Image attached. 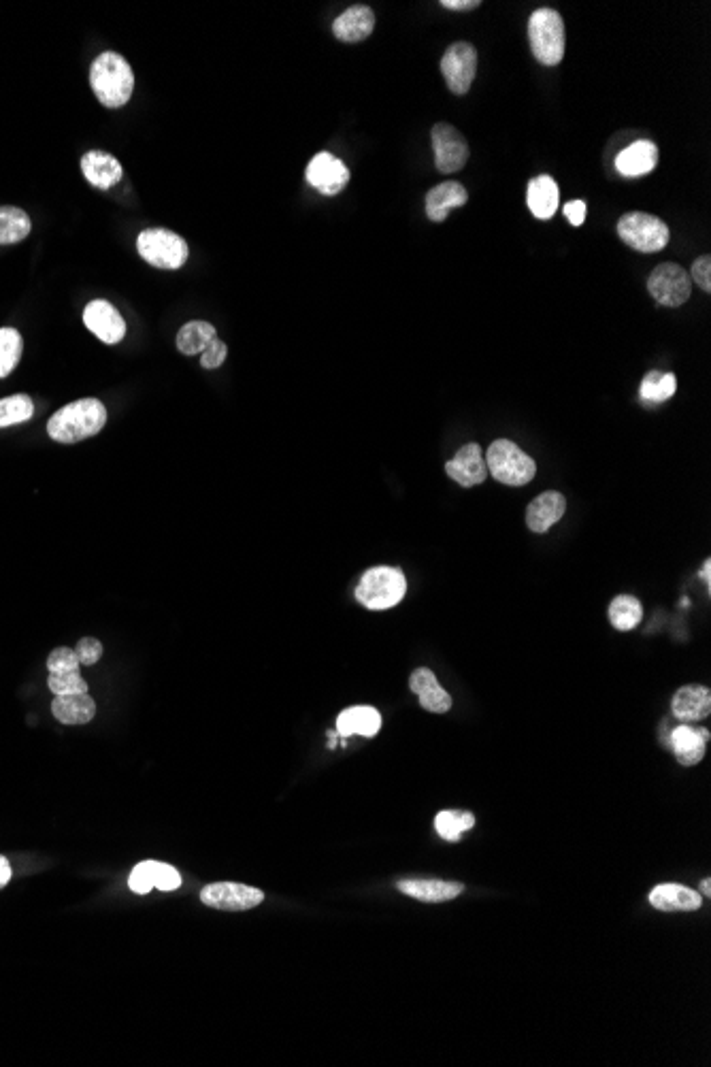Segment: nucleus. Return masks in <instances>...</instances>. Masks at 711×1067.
<instances>
[{"instance_id": "f257e3e1", "label": "nucleus", "mask_w": 711, "mask_h": 1067, "mask_svg": "<svg viewBox=\"0 0 711 1067\" xmlns=\"http://www.w3.org/2000/svg\"><path fill=\"white\" fill-rule=\"evenodd\" d=\"M107 424V407L98 399H79L49 418L47 433L58 443H77L94 437Z\"/></svg>"}, {"instance_id": "f03ea898", "label": "nucleus", "mask_w": 711, "mask_h": 1067, "mask_svg": "<svg viewBox=\"0 0 711 1067\" xmlns=\"http://www.w3.org/2000/svg\"><path fill=\"white\" fill-rule=\"evenodd\" d=\"M90 86L103 107L120 109L130 101L135 90V73L124 56L105 52L92 62Z\"/></svg>"}, {"instance_id": "7ed1b4c3", "label": "nucleus", "mask_w": 711, "mask_h": 1067, "mask_svg": "<svg viewBox=\"0 0 711 1067\" xmlns=\"http://www.w3.org/2000/svg\"><path fill=\"white\" fill-rule=\"evenodd\" d=\"M407 593V578L396 567H371L356 586V599L367 610H390L399 605Z\"/></svg>"}, {"instance_id": "20e7f679", "label": "nucleus", "mask_w": 711, "mask_h": 1067, "mask_svg": "<svg viewBox=\"0 0 711 1067\" xmlns=\"http://www.w3.org/2000/svg\"><path fill=\"white\" fill-rule=\"evenodd\" d=\"M484 458L488 473L496 482L505 486H524L537 475V465L533 458L509 439L492 441Z\"/></svg>"}, {"instance_id": "39448f33", "label": "nucleus", "mask_w": 711, "mask_h": 1067, "mask_svg": "<svg viewBox=\"0 0 711 1067\" xmlns=\"http://www.w3.org/2000/svg\"><path fill=\"white\" fill-rule=\"evenodd\" d=\"M528 41H531L533 56L545 64L556 67L565 58V22L554 9H537L528 20Z\"/></svg>"}, {"instance_id": "423d86ee", "label": "nucleus", "mask_w": 711, "mask_h": 1067, "mask_svg": "<svg viewBox=\"0 0 711 1067\" xmlns=\"http://www.w3.org/2000/svg\"><path fill=\"white\" fill-rule=\"evenodd\" d=\"M137 250L147 265L167 271L181 269L190 256L186 239L167 228H147L137 239Z\"/></svg>"}, {"instance_id": "0eeeda50", "label": "nucleus", "mask_w": 711, "mask_h": 1067, "mask_svg": "<svg viewBox=\"0 0 711 1067\" xmlns=\"http://www.w3.org/2000/svg\"><path fill=\"white\" fill-rule=\"evenodd\" d=\"M618 235L628 248L643 254H654L665 250V245L669 243V226L652 216V213L631 211L618 220Z\"/></svg>"}, {"instance_id": "6e6552de", "label": "nucleus", "mask_w": 711, "mask_h": 1067, "mask_svg": "<svg viewBox=\"0 0 711 1067\" xmlns=\"http://www.w3.org/2000/svg\"><path fill=\"white\" fill-rule=\"evenodd\" d=\"M648 290L658 305L682 307L692 292L690 275L677 262H663L648 277Z\"/></svg>"}, {"instance_id": "1a4fd4ad", "label": "nucleus", "mask_w": 711, "mask_h": 1067, "mask_svg": "<svg viewBox=\"0 0 711 1067\" xmlns=\"http://www.w3.org/2000/svg\"><path fill=\"white\" fill-rule=\"evenodd\" d=\"M441 73L454 94L465 96L477 75V49L465 41L450 45L441 58Z\"/></svg>"}, {"instance_id": "9d476101", "label": "nucleus", "mask_w": 711, "mask_h": 1067, "mask_svg": "<svg viewBox=\"0 0 711 1067\" xmlns=\"http://www.w3.org/2000/svg\"><path fill=\"white\" fill-rule=\"evenodd\" d=\"M201 901L213 910L224 912H245L254 910L264 901V893L254 886H245L239 882H216L201 891Z\"/></svg>"}, {"instance_id": "9b49d317", "label": "nucleus", "mask_w": 711, "mask_h": 1067, "mask_svg": "<svg viewBox=\"0 0 711 1067\" xmlns=\"http://www.w3.org/2000/svg\"><path fill=\"white\" fill-rule=\"evenodd\" d=\"M431 139H433L435 164H437L439 173L452 175V173H458L460 169H465V164L469 160V145H467V139L462 137L452 124L448 122L435 124Z\"/></svg>"}, {"instance_id": "f8f14e48", "label": "nucleus", "mask_w": 711, "mask_h": 1067, "mask_svg": "<svg viewBox=\"0 0 711 1067\" xmlns=\"http://www.w3.org/2000/svg\"><path fill=\"white\" fill-rule=\"evenodd\" d=\"M305 177L307 184L316 188L320 194L335 196L350 184V169H347L337 156L320 152L307 164Z\"/></svg>"}, {"instance_id": "ddd939ff", "label": "nucleus", "mask_w": 711, "mask_h": 1067, "mask_svg": "<svg viewBox=\"0 0 711 1067\" xmlns=\"http://www.w3.org/2000/svg\"><path fill=\"white\" fill-rule=\"evenodd\" d=\"M128 886L132 893L147 895L152 889L175 891L181 886V876L175 867L158 861H143L128 876Z\"/></svg>"}, {"instance_id": "4468645a", "label": "nucleus", "mask_w": 711, "mask_h": 1067, "mask_svg": "<svg viewBox=\"0 0 711 1067\" xmlns=\"http://www.w3.org/2000/svg\"><path fill=\"white\" fill-rule=\"evenodd\" d=\"M84 322L107 346H115L126 337V322L109 301H92L84 309Z\"/></svg>"}, {"instance_id": "2eb2a0df", "label": "nucleus", "mask_w": 711, "mask_h": 1067, "mask_svg": "<svg viewBox=\"0 0 711 1067\" xmlns=\"http://www.w3.org/2000/svg\"><path fill=\"white\" fill-rule=\"evenodd\" d=\"M445 473H448L456 484L465 488L484 484V480L488 478V467L479 443H467V446H462L452 461L445 465Z\"/></svg>"}, {"instance_id": "dca6fc26", "label": "nucleus", "mask_w": 711, "mask_h": 1067, "mask_svg": "<svg viewBox=\"0 0 711 1067\" xmlns=\"http://www.w3.org/2000/svg\"><path fill=\"white\" fill-rule=\"evenodd\" d=\"M567 512V499L556 490H548L531 501L526 507V524L533 533H545L550 531L554 524L565 516Z\"/></svg>"}, {"instance_id": "f3484780", "label": "nucleus", "mask_w": 711, "mask_h": 1067, "mask_svg": "<svg viewBox=\"0 0 711 1067\" xmlns=\"http://www.w3.org/2000/svg\"><path fill=\"white\" fill-rule=\"evenodd\" d=\"M81 173L98 190H111L113 186H118L124 175L120 160L101 150H92L81 158Z\"/></svg>"}, {"instance_id": "a211bd4d", "label": "nucleus", "mask_w": 711, "mask_h": 1067, "mask_svg": "<svg viewBox=\"0 0 711 1067\" xmlns=\"http://www.w3.org/2000/svg\"><path fill=\"white\" fill-rule=\"evenodd\" d=\"M409 688L418 695L420 705L426 712H433V714L450 712L452 697H450V693L443 691L441 684L437 682L435 673L431 669L420 667V669L413 671L411 678H409Z\"/></svg>"}, {"instance_id": "6ab92c4d", "label": "nucleus", "mask_w": 711, "mask_h": 1067, "mask_svg": "<svg viewBox=\"0 0 711 1067\" xmlns=\"http://www.w3.org/2000/svg\"><path fill=\"white\" fill-rule=\"evenodd\" d=\"M673 716L682 722H699L711 712V693L707 686L688 684L673 695Z\"/></svg>"}, {"instance_id": "aec40b11", "label": "nucleus", "mask_w": 711, "mask_h": 1067, "mask_svg": "<svg viewBox=\"0 0 711 1067\" xmlns=\"http://www.w3.org/2000/svg\"><path fill=\"white\" fill-rule=\"evenodd\" d=\"M375 30V13L367 5H354L345 9L333 24L335 37L343 43H360L371 37Z\"/></svg>"}, {"instance_id": "412c9836", "label": "nucleus", "mask_w": 711, "mask_h": 1067, "mask_svg": "<svg viewBox=\"0 0 711 1067\" xmlns=\"http://www.w3.org/2000/svg\"><path fill=\"white\" fill-rule=\"evenodd\" d=\"M396 889L407 897L424 901V904H443V901L460 897L465 884L445 880H401Z\"/></svg>"}, {"instance_id": "4be33fe9", "label": "nucleus", "mask_w": 711, "mask_h": 1067, "mask_svg": "<svg viewBox=\"0 0 711 1067\" xmlns=\"http://www.w3.org/2000/svg\"><path fill=\"white\" fill-rule=\"evenodd\" d=\"M379 729H382V714L371 705H354V708L343 710L337 718V735L341 740L352 735L375 737Z\"/></svg>"}, {"instance_id": "5701e85b", "label": "nucleus", "mask_w": 711, "mask_h": 1067, "mask_svg": "<svg viewBox=\"0 0 711 1067\" xmlns=\"http://www.w3.org/2000/svg\"><path fill=\"white\" fill-rule=\"evenodd\" d=\"M650 904L660 912H694L701 910L703 899L697 891L682 884H658L650 893Z\"/></svg>"}, {"instance_id": "b1692460", "label": "nucleus", "mask_w": 711, "mask_h": 1067, "mask_svg": "<svg viewBox=\"0 0 711 1067\" xmlns=\"http://www.w3.org/2000/svg\"><path fill=\"white\" fill-rule=\"evenodd\" d=\"M658 147L652 141H635L616 158V171L622 177H641L656 169Z\"/></svg>"}, {"instance_id": "393cba45", "label": "nucleus", "mask_w": 711, "mask_h": 1067, "mask_svg": "<svg viewBox=\"0 0 711 1067\" xmlns=\"http://www.w3.org/2000/svg\"><path fill=\"white\" fill-rule=\"evenodd\" d=\"M469 201L467 188L458 182H443L426 194V218L431 222H443L450 211Z\"/></svg>"}, {"instance_id": "a878e982", "label": "nucleus", "mask_w": 711, "mask_h": 1067, "mask_svg": "<svg viewBox=\"0 0 711 1067\" xmlns=\"http://www.w3.org/2000/svg\"><path fill=\"white\" fill-rule=\"evenodd\" d=\"M560 192L554 177L539 175L533 177L526 186V205L533 211V216L539 220H550L558 211Z\"/></svg>"}, {"instance_id": "bb28decb", "label": "nucleus", "mask_w": 711, "mask_h": 1067, "mask_svg": "<svg viewBox=\"0 0 711 1067\" xmlns=\"http://www.w3.org/2000/svg\"><path fill=\"white\" fill-rule=\"evenodd\" d=\"M669 746L675 754V759L680 765L684 767H692L703 761L705 757V740L699 735V731L694 729L692 725H688V722H684V725L675 727L671 737H669Z\"/></svg>"}, {"instance_id": "cd10ccee", "label": "nucleus", "mask_w": 711, "mask_h": 1067, "mask_svg": "<svg viewBox=\"0 0 711 1067\" xmlns=\"http://www.w3.org/2000/svg\"><path fill=\"white\" fill-rule=\"evenodd\" d=\"M52 714L62 725H88L96 716V703L88 693L62 695L52 701Z\"/></svg>"}, {"instance_id": "c85d7f7f", "label": "nucleus", "mask_w": 711, "mask_h": 1067, "mask_svg": "<svg viewBox=\"0 0 711 1067\" xmlns=\"http://www.w3.org/2000/svg\"><path fill=\"white\" fill-rule=\"evenodd\" d=\"M213 339H218L216 326L203 320H194L181 326V331L177 333V350L186 356L203 354Z\"/></svg>"}, {"instance_id": "c756f323", "label": "nucleus", "mask_w": 711, "mask_h": 1067, "mask_svg": "<svg viewBox=\"0 0 711 1067\" xmlns=\"http://www.w3.org/2000/svg\"><path fill=\"white\" fill-rule=\"evenodd\" d=\"M32 231L28 213L18 207H0V245L24 241Z\"/></svg>"}, {"instance_id": "7c9ffc66", "label": "nucleus", "mask_w": 711, "mask_h": 1067, "mask_svg": "<svg viewBox=\"0 0 711 1067\" xmlns=\"http://www.w3.org/2000/svg\"><path fill=\"white\" fill-rule=\"evenodd\" d=\"M643 618L641 603L631 595H620L609 605V622L618 631H633Z\"/></svg>"}, {"instance_id": "2f4dec72", "label": "nucleus", "mask_w": 711, "mask_h": 1067, "mask_svg": "<svg viewBox=\"0 0 711 1067\" xmlns=\"http://www.w3.org/2000/svg\"><path fill=\"white\" fill-rule=\"evenodd\" d=\"M473 825H475V816L471 812L443 810L435 818V829L445 842H460L462 833L473 829Z\"/></svg>"}, {"instance_id": "473e14b6", "label": "nucleus", "mask_w": 711, "mask_h": 1067, "mask_svg": "<svg viewBox=\"0 0 711 1067\" xmlns=\"http://www.w3.org/2000/svg\"><path fill=\"white\" fill-rule=\"evenodd\" d=\"M675 390L677 382L673 373L652 371L641 382V399L646 403H663L675 395Z\"/></svg>"}, {"instance_id": "72a5a7b5", "label": "nucleus", "mask_w": 711, "mask_h": 1067, "mask_svg": "<svg viewBox=\"0 0 711 1067\" xmlns=\"http://www.w3.org/2000/svg\"><path fill=\"white\" fill-rule=\"evenodd\" d=\"M24 350L22 335L15 328H0V380L18 367Z\"/></svg>"}, {"instance_id": "f704fd0d", "label": "nucleus", "mask_w": 711, "mask_h": 1067, "mask_svg": "<svg viewBox=\"0 0 711 1067\" xmlns=\"http://www.w3.org/2000/svg\"><path fill=\"white\" fill-rule=\"evenodd\" d=\"M35 414V403L26 395H13L0 399V429H7L13 424H22Z\"/></svg>"}, {"instance_id": "c9c22d12", "label": "nucleus", "mask_w": 711, "mask_h": 1067, "mask_svg": "<svg viewBox=\"0 0 711 1067\" xmlns=\"http://www.w3.org/2000/svg\"><path fill=\"white\" fill-rule=\"evenodd\" d=\"M47 686H49V691H52L56 697L88 693V684H86L84 678L79 676V671H71V673H49Z\"/></svg>"}, {"instance_id": "e433bc0d", "label": "nucleus", "mask_w": 711, "mask_h": 1067, "mask_svg": "<svg viewBox=\"0 0 711 1067\" xmlns=\"http://www.w3.org/2000/svg\"><path fill=\"white\" fill-rule=\"evenodd\" d=\"M79 667L81 665L77 661V654L71 648H56L52 650V654L47 656L49 673H71V671H79Z\"/></svg>"}, {"instance_id": "4c0bfd02", "label": "nucleus", "mask_w": 711, "mask_h": 1067, "mask_svg": "<svg viewBox=\"0 0 711 1067\" xmlns=\"http://www.w3.org/2000/svg\"><path fill=\"white\" fill-rule=\"evenodd\" d=\"M75 654H77L79 665H86V667L96 665L103 656V644L94 637H84V639H79Z\"/></svg>"}, {"instance_id": "58836bf2", "label": "nucleus", "mask_w": 711, "mask_h": 1067, "mask_svg": "<svg viewBox=\"0 0 711 1067\" xmlns=\"http://www.w3.org/2000/svg\"><path fill=\"white\" fill-rule=\"evenodd\" d=\"M690 282L697 284L703 292H711V258L701 256L692 262Z\"/></svg>"}, {"instance_id": "ea45409f", "label": "nucleus", "mask_w": 711, "mask_h": 1067, "mask_svg": "<svg viewBox=\"0 0 711 1067\" xmlns=\"http://www.w3.org/2000/svg\"><path fill=\"white\" fill-rule=\"evenodd\" d=\"M226 354H228L226 343L222 339H213L211 346L201 356V365L205 369H218V367H222V363L226 360Z\"/></svg>"}, {"instance_id": "a19ab883", "label": "nucleus", "mask_w": 711, "mask_h": 1067, "mask_svg": "<svg viewBox=\"0 0 711 1067\" xmlns=\"http://www.w3.org/2000/svg\"><path fill=\"white\" fill-rule=\"evenodd\" d=\"M562 211H565L567 220L573 226H582L584 220H586V203L584 201H571V203H567L565 207H562Z\"/></svg>"}, {"instance_id": "79ce46f5", "label": "nucleus", "mask_w": 711, "mask_h": 1067, "mask_svg": "<svg viewBox=\"0 0 711 1067\" xmlns=\"http://www.w3.org/2000/svg\"><path fill=\"white\" fill-rule=\"evenodd\" d=\"M479 5H482L479 0H441V7L450 11H471Z\"/></svg>"}, {"instance_id": "37998d69", "label": "nucleus", "mask_w": 711, "mask_h": 1067, "mask_svg": "<svg viewBox=\"0 0 711 1067\" xmlns=\"http://www.w3.org/2000/svg\"><path fill=\"white\" fill-rule=\"evenodd\" d=\"M9 880H11V865L5 857H0V889L7 886Z\"/></svg>"}, {"instance_id": "c03bdc74", "label": "nucleus", "mask_w": 711, "mask_h": 1067, "mask_svg": "<svg viewBox=\"0 0 711 1067\" xmlns=\"http://www.w3.org/2000/svg\"><path fill=\"white\" fill-rule=\"evenodd\" d=\"M701 891H703L705 897H711V882L707 878L701 882Z\"/></svg>"}, {"instance_id": "a18cd8bd", "label": "nucleus", "mask_w": 711, "mask_h": 1067, "mask_svg": "<svg viewBox=\"0 0 711 1067\" xmlns=\"http://www.w3.org/2000/svg\"><path fill=\"white\" fill-rule=\"evenodd\" d=\"M709 567H711V563H709V561H705V565H703V571H701V576H703V580H705L707 584H709Z\"/></svg>"}, {"instance_id": "49530a36", "label": "nucleus", "mask_w": 711, "mask_h": 1067, "mask_svg": "<svg viewBox=\"0 0 711 1067\" xmlns=\"http://www.w3.org/2000/svg\"><path fill=\"white\" fill-rule=\"evenodd\" d=\"M697 731H699V735L703 737V740H705V742L709 740V731H707V729H697Z\"/></svg>"}]
</instances>
